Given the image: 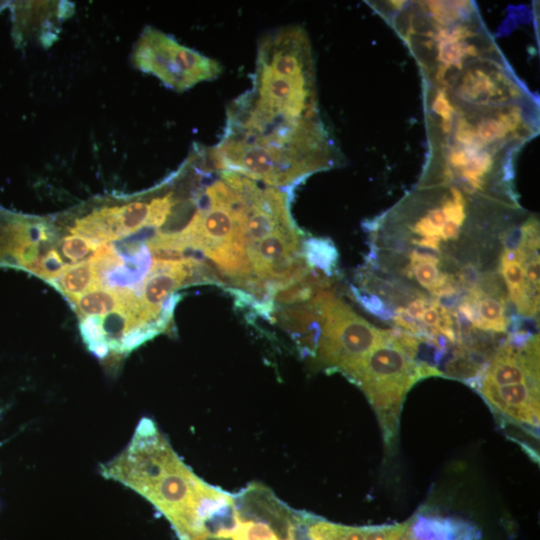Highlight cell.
Returning <instances> with one entry per match:
<instances>
[{
  "label": "cell",
  "instance_id": "obj_19",
  "mask_svg": "<svg viewBox=\"0 0 540 540\" xmlns=\"http://www.w3.org/2000/svg\"><path fill=\"white\" fill-rule=\"evenodd\" d=\"M316 294L313 287L299 279L286 284L277 283L272 300L273 303L289 306L310 301Z\"/></svg>",
  "mask_w": 540,
  "mask_h": 540
},
{
  "label": "cell",
  "instance_id": "obj_3",
  "mask_svg": "<svg viewBox=\"0 0 540 540\" xmlns=\"http://www.w3.org/2000/svg\"><path fill=\"white\" fill-rule=\"evenodd\" d=\"M234 102L265 120L321 118L312 47L303 27L279 28L261 38L252 87Z\"/></svg>",
  "mask_w": 540,
  "mask_h": 540
},
{
  "label": "cell",
  "instance_id": "obj_16",
  "mask_svg": "<svg viewBox=\"0 0 540 540\" xmlns=\"http://www.w3.org/2000/svg\"><path fill=\"white\" fill-rule=\"evenodd\" d=\"M51 283L65 294L70 302L74 301L85 291L99 287L90 261L68 266Z\"/></svg>",
  "mask_w": 540,
  "mask_h": 540
},
{
  "label": "cell",
  "instance_id": "obj_12",
  "mask_svg": "<svg viewBox=\"0 0 540 540\" xmlns=\"http://www.w3.org/2000/svg\"><path fill=\"white\" fill-rule=\"evenodd\" d=\"M301 232L295 226L283 227L246 249L253 272L284 256L302 253Z\"/></svg>",
  "mask_w": 540,
  "mask_h": 540
},
{
  "label": "cell",
  "instance_id": "obj_21",
  "mask_svg": "<svg viewBox=\"0 0 540 540\" xmlns=\"http://www.w3.org/2000/svg\"><path fill=\"white\" fill-rule=\"evenodd\" d=\"M97 243L81 235L66 236L60 240L59 248L62 255L71 263H81L91 257Z\"/></svg>",
  "mask_w": 540,
  "mask_h": 540
},
{
  "label": "cell",
  "instance_id": "obj_8",
  "mask_svg": "<svg viewBox=\"0 0 540 540\" xmlns=\"http://www.w3.org/2000/svg\"><path fill=\"white\" fill-rule=\"evenodd\" d=\"M477 389L498 415L533 430L536 435L539 429V385H495L482 380Z\"/></svg>",
  "mask_w": 540,
  "mask_h": 540
},
{
  "label": "cell",
  "instance_id": "obj_1",
  "mask_svg": "<svg viewBox=\"0 0 540 540\" xmlns=\"http://www.w3.org/2000/svg\"><path fill=\"white\" fill-rule=\"evenodd\" d=\"M212 149L222 168L283 189L334 167L340 158L322 119L270 123L230 112Z\"/></svg>",
  "mask_w": 540,
  "mask_h": 540
},
{
  "label": "cell",
  "instance_id": "obj_18",
  "mask_svg": "<svg viewBox=\"0 0 540 540\" xmlns=\"http://www.w3.org/2000/svg\"><path fill=\"white\" fill-rule=\"evenodd\" d=\"M505 299L482 294L476 301L477 317L472 323L484 331L506 332L508 320L505 317Z\"/></svg>",
  "mask_w": 540,
  "mask_h": 540
},
{
  "label": "cell",
  "instance_id": "obj_2",
  "mask_svg": "<svg viewBox=\"0 0 540 540\" xmlns=\"http://www.w3.org/2000/svg\"><path fill=\"white\" fill-rule=\"evenodd\" d=\"M100 472L153 504L179 540H208L200 516L208 483L180 459L151 419L140 420L128 445Z\"/></svg>",
  "mask_w": 540,
  "mask_h": 540
},
{
  "label": "cell",
  "instance_id": "obj_28",
  "mask_svg": "<svg viewBox=\"0 0 540 540\" xmlns=\"http://www.w3.org/2000/svg\"><path fill=\"white\" fill-rule=\"evenodd\" d=\"M412 243L420 247L439 251L440 244H441V237L440 236L420 237V238L413 239Z\"/></svg>",
  "mask_w": 540,
  "mask_h": 540
},
{
  "label": "cell",
  "instance_id": "obj_7",
  "mask_svg": "<svg viewBox=\"0 0 540 540\" xmlns=\"http://www.w3.org/2000/svg\"><path fill=\"white\" fill-rule=\"evenodd\" d=\"M12 8V35L19 46L36 37L44 46L50 45L57 36L58 24L68 18L73 7L59 1H17Z\"/></svg>",
  "mask_w": 540,
  "mask_h": 540
},
{
  "label": "cell",
  "instance_id": "obj_5",
  "mask_svg": "<svg viewBox=\"0 0 540 540\" xmlns=\"http://www.w3.org/2000/svg\"><path fill=\"white\" fill-rule=\"evenodd\" d=\"M309 303L322 325L319 361L354 383L368 354L385 341L387 330L376 328L328 291L319 292Z\"/></svg>",
  "mask_w": 540,
  "mask_h": 540
},
{
  "label": "cell",
  "instance_id": "obj_20",
  "mask_svg": "<svg viewBox=\"0 0 540 540\" xmlns=\"http://www.w3.org/2000/svg\"><path fill=\"white\" fill-rule=\"evenodd\" d=\"M148 217V201L138 199L118 207V218L125 235L145 227Z\"/></svg>",
  "mask_w": 540,
  "mask_h": 540
},
{
  "label": "cell",
  "instance_id": "obj_27",
  "mask_svg": "<svg viewBox=\"0 0 540 540\" xmlns=\"http://www.w3.org/2000/svg\"><path fill=\"white\" fill-rule=\"evenodd\" d=\"M427 304L428 303L424 298H416L408 304L405 308V312L412 320L420 322Z\"/></svg>",
  "mask_w": 540,
  "mask_h": 540
},
{
  "label": "cell",
  "instance_id": "obj_25",
  "mask_svg": "<svg viewBox=\"0 0 540 540\" xmlns=\"http://www.w3.org/2000/svg\"><path fill=\"white\" fill-rule=\"evenodd\" d=\"M457 282L467 292L479 286L481 274L473 264H467L457 273Z\"/></svg>",
  "mask_w": 540,
  "mask_h": 540
},
{
  "label": "cell",
  "instance_id": "obj_22",
  "mask_svg": "<svg viewBox=\"0 0 540 540\" xmlns=\"http://www.w3.org/2000/svg\"><path fill=\"white\" fill-rule=\"evenodd\" d=\"M350 290L355 300L370 314L385 321L393 318L395 310L375 293L354 286H350Z\"/></svg>",
  "mask_w": 540,
  "mask_h": 540
},
{
  "label": "cell",
  "instance_id": "obj_17",
  "mask_svg": "<svg viewBox=\"0 0 540 540\" xmlns=\"http://www.w3.org/2000/svg\"><path fill=\"white\" fill-rule=\"evenodd\" d=\"M302 255L307 264L329 277L337 268L338 251L329 238L310 237L302 242Z\"/></svg>",
  "mask_w": 540,
  "mask_h": 540
},
{
  "label": "cell",
  "instance_id": "obj_15",
  "mask_svg": "<svg viewBox=\"0 0 540 540\" xmlns=\"http://www.w3.org/2000/svg\"><path fill=\"white\" fill-rule=\"evenodd\" d=\"M202 253L213 262L217 270L231 279V285L234 280L254 273L246 249L237 243L209 247Z\"/></svg>",
  "mask_w": 540,
  "mask_h": 540
},
{
  "label": "cell",
  "instance_id": "obj_29",
  "mask_svg": "<svg viewBox=\"0 0 540 540\" xmlns=\"http://www.w3.org/2000/svg\"><path fill=\"white\" fill-rule=\"evenodd\" d=\"M400 540H415V539H413L410 536L406 535L405 532H404V534L402 535Z\"/></svg>",
  "mask_w": 540,
  "mask_h": 540
},
{
  "label": "cell",
  "instance_id": "obj_4",
  "mask_svg": "<svg viewBox=\"0 0 540 540\" xmlns=\"http://www.w3.org/2000/svg\"><path fill=\"white\" fill-rule=\"evenodd\" d=\"M430 376H443L435 366L410 356L390 337L364 360L354 381L365 393L380 423L384 441L391 446L397 436L403 401L414 384Z\"/></svg>",
  "mask_w": 540,
  "mask_h": 540
},
{
  "label": "cell",
  "instance_id": "obj_6",
  "mask_svg": "<svg viewBox=\"0 0 540 540\" xmlns=\"http://www.w3.org/2000/svg\"><path fill=\"white\" fill-rule=\"evenodd\" d=\"M131 62L136 69L157 77L177 92L214 80L222 72V66L216 60L151 26L141 32L132 49Z\"/></svg>",
  "mask_w": 540,
  "mask_h": 540
},
{
  "label": "cell",
  "instance_id": "obj_26",
  "mask_svg": "<svg viewBox=\"0 0 540 540\" xmlns=\"http://www.w3.org/2000/svg\"><path fill=\"white\" fill-rule=\"evenodd\" d=\"M462 226L463 225H459L454 220L446 217V220L440 229L441 239L444 241L456 240L459 237Z\"/></svg>",
  "mask_w": 540,
  "mask_h": 540
},
{
  "label": "cell",
  "instance_id": "obj_11",
  "mask_svg": "<svg viewBox=\"0 0 540 540\" xmlns=\"http://www.w3.org/2000/svg\"><path fill=\"white\" fill-rule=\"evenodd\" d=\"M405 534L415 540H479V529L453 517L420 512L409 519Z\"/></svg>",
  "mask_w": 540,
  "mask_h": 540
},
{
  "label": "cell",
  "instance_id": "obj_13",
  "mask_svg": "<svg viewBox=\"0 0 540 540\" xmlns=\"http://www.w3.org/2000/svg\"><path fill=\"white\" fill-rule=\"evenodd\" d=\"M81 318L100 317L120 308H136L141 301L129 289L94 288L72 301Z\"/></svg>",
  "mask_w": 540,
  "mask_h": 540
},
{
  "label": "cell",
  "instance_id": "obj_23",
  "mask_svg": "<svg viewBox=\"0 0 540 540\" xmlns=\"http://www.w3.org/2000/svg\"><path fill=\"white\" fill-rule=\"evenodd\" d=\"M438 263L410 261L407 267V275L415 276L417 282L424 288L431 291L437 284L441 272L437 268Z\"/></svg>",
  "mask_w": 540,
  "mask_h": 540
},
{
  "label": "cell",
  "instance_id": "obj_9",
  "mask_svg": "<svg viewBox=\"0 0 540 540\" xmlns=\"http://www.w3.org/2000/svg\"><path fill=\"white\" fill-rule=\"evenodd\" d=\"M272 318L292 337L302 357L316 355L322 325L309 302L274 309Z\"/></svg>",
  "mask_w": 540,
  "mask_h": 540
},
{
  "label": "cell",
  "instance_id": "obj_10",
  "mask_svg": "<svg viewBox=\"0 0 540 540\" xmlns=\"http://www.w3.org/2000/svg\"><path fill=\"white\" fill-rule=\"evenodd\" d=\"M408 524L347 526L310 514L306 533L308 540H400Z\"/></svg>",
  "mask_w": 540,
  "mask_h": 540
},
{
  "label": "cell",
  "instance_id": "obj_24",
  "mask_svg": "<svg viewBox=\"0 0 540 540\" xmlns=\"http://www.w3.org/2000/svg\"><path fill=\"white\" fill-rule=\"evenodd\" d=\"M18 214L0 207V266H8L13 228Z\"/></svg>",
  "mask_w": 540,
  "mask_h": 540
},
{
  "label": "cell",
  "instance_id": "obj_14",
  "mask_svg": "<svg viewBox=\"0 0 540 540\" xmlns=\"http://www.w3.org/2000/svg\"><path fill=\"white\" fill-rule=\"evenodd\" d=\"M70 231L96 243L126 236L118 218V206H104L94 210L76 220L75 227Z\"/></svg>",
  "mask_w": 540,
  "mask_h": 540
}]
</instances>
